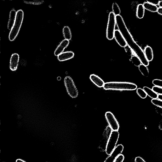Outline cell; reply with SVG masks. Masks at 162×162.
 <instances>
[{
    "label": "cell",
    "mask_w": 162,
    "mask_h": 162,
    "mask_svg": "<svg viewBox=\"0 0 162 162\" xmlns=\"http://www.w3.org/2000/svg\"><path fill=\"white\" fill-rule=\"evenodd\" d=\"M158 99L159 100H162V95H158Z\"/></svg>",
    "instance_id": "34"
},
{
    "label": "cell",
    "mask_w": 162,
    "mask_h": 162,
    "mask_svg": "<svg viewBox=\"0 0 162 162\" xmlns=\"http://www.w3.org/2000/svg\"><path fill=\"white\" fill-rule=\"evenodd\" d=\"M152 83L155 86L162 88V80L158 79H155L153 80Z\"/></svg>",
    "instance_id": "26"
},
{
    "label": "cell",
    "mask_w": 162,
    "mask_h": 162,
    "mask_svg": "<svg viewBox=\"0 0 162 162\" xmlns=\"http://www.w3.org/2000/svg\"><path fill=\"white\" fill-rule=\"evenodd\" d=\"M152 89L156 94L158 95H162V88L154 86H153Z\"/></svg>",
    "instance_id": "27"
},
{
    "label": "cell",
    "mask_w": 162,
    "mask_h": 162,
    "mask_svg": "<svg viewBox=\"0 0 162 162\" xmlns=\"http://www.w3.org/2000/svg\"><path fill=\"white\" fill-rule=\"evenodd\" d=\"M74 56V54L72 51L63 52L58 56V59L59 61L63 62L71 59Z\"/></svg>",
    "instance_id": "13"
},
{
    "label": "cell",
    "mask_w": 162,
    "mask_h": 162,
    "mask_svg": "<svg viewBox=\"0 0 162 162\" xmlns=\"http://www.w3.org/2000/svg\"><path fill=\"white\" fill-rule=\"evenodd\" d=\"M114 38L118 44L122 47L125 48L127 46L125 39L119 30H115Z\"/></svg>",
    "instance_id": "11"
},
{
    "label": "cell",
    "mask_w": 162,
    "mask_h": 162,
    "mask_svg": "<svg viewBox=\"0 0 162 162\" xmlns=\"http://www.w3.org/2000/svg\"><path fill=\"white\" fill-rule=\"evenodd\" d=\"M131 61L134 64L135 66L139 67L142 64L141 60L136 55L133 56L130 59Z\"/></svg>",
    "instance_id": "22"
},
{
    "label": "cell",
    "mask_w": 162,
    "mask_h": 162,
    "mask_svg": "<svg viewBox=\"0 0 162 162\" xmlns=\"http://www.w3.org/2000/svg\"><path fill=\"white\" fill-rule=\"evenodd\" d=\"M112 131L109 126L107 127L105 129L99 146V148L102 152L106 151L107 143Z\"/></svg>",
    "instance_id": "8"
},
{
    "label": "cell",
    "mask_w": 162,
    "mask_h": 162,
    "mask_svg": "<svg viewBox=\"0 0 162 162\" xmlns=\"http://www.w3.org/2000/svg\"><path fill=\"white\" fill-rule=\"evenodd\" d=\"M105 117L112 131H118L120 125L114 115L111 112L108 111L106 113Z\"/></svg>",
    "instance_id": "7"
},
{
    "label": "cell",
    "mask_w": 162,
    "mask_h": 162,
    "mask_svg": "<svg viewBox=\"0 0 162 162\" xmlns=\"http://www.w3.org/2000/svg\"><path fill=\"white\" fill-rule=\"evenodd\" d=\"M144 53L146 58L148 62L153 60L154 58V54L152 48L149 46H147L145 48Z\"/></svg>",
    "instance_id": "16"
},
{
    "label": "cell",
    "mask_w": 162,
    "mask_h": 162,
    "mask_svg": "<svg viewBox=\"0 0 162 162\" xmlns=\"http://www.w3.org/2000/svg\"><path fill=\"white\" fill-rule=\"evenodd\" d=\"M137 87L135 84L128 82H111L105 83L104 88L106 90L132 91Z\"/></svg>",
    "instance_id": "2"
},
{
    "label": "cell",
    "mask_w": 162,
    "mask_h": 162,
    "mask_svg": "<svg viewBox=\"0 0 162 162\" xmlns=\"http://www.w3.org/2000/svg\"><path fill=\"white\" fill-rule=\"evenodd\" d=\"M135 162H146L140 156H138L135 159Z\"/></svg>",
    "instance_id": "29"
},
{
    "label": "cell",
    "mask_w": 162,
    "mask_h": 162,
    "mask_svg": "<svg viewBox=\"0 0 162 162\" xmlns=\"http://www.w3.org/2000/svg\"><path fill=\"white\" fill-rule=\"evenodd\" d=\"M69 43V41L66 39L63 40L57 47L55 51V55L58 56L59 55L63 53L64 50L68 45Z\"/></svg>",
    "instance_id": "12"
},
{
    "label": "cell",
    "mask_w": 162,
    "mask_h": 162,
    "mask_svg": "<svg viewBox=\"0 0 162 162\" xmlns=\"http://www.w3.org/2000/svg\"><path fill=\"white\" fill-rule=\"evenodd\" d=\"M123 149L124 147L122 145H118L112 153L108 156L104 162H114L117 156L121 154Z\"/></svg>",
    "instance_id": "9"
},
{
    "label": "cell",
    "mask_w": 162,
    "mask_h": 162,
    "mask_svg": "<svg viewBox=\"0 0 162 162\" xmlns=\"http://www.w3.org/2000/svg\"><path fill=\"white\" fill-rule=\"evenodd\" d=\"M90 78L91 81L96 86L99 88L104 87L105 83L104 81L97 75L92 74L90 75Z\"/></svg>",
    "instance_id": "14"
},
{
    "label": "cell",
    "mask_w": 162,
    "mask_h": 162,
    "mask_svg": "<svg viewBox=\"0 0 162 162\" xmlns=\"http://www.w3.org/2000/svg\"><path fill=\"white\" fill-rule=\"evenodd\" d=\"M151 102L155 106L162 108V100L156 99H152Z\"/></svg>",
    "instance_id": "25"
},
{
    "label": "cell",
    "mask_w": 162,
    "mask_h": 162,
    "mask_svg": "<svg viewBox=\"0 0 162 162\" xmlns=\"http://www.w3.org/2000/svg\"><path fill=\"white\" fill-rule=\"evenodd\" d=\"M125 159V157L123 155L121 154L117 156L114 162H123Z\"/></svg>",
    "instance_id": "28"
},
{
    "label": "cell",
    "mask_w": 162,
    "mask_h": 162,
    "mask_svg": "<svg viewBox=\"0 0 162 162\" xmlns=\"http://www.w3.org/2000/svg\"><path fill=\"white\" fill-rule=\"evenodd\" d=\"M156 111L159 114L162 116V108L157 107L155 108Z\"/></svg>",
    "instance_id": "30"
},
{
    "label": "cell",
    "mask_w": 162,
    "mask_h": 162,
    "mask_svg": "<svg viewBox=\"0 0 162 162\" xmlns=\"http://www.w3.org/2000/svg\"><path fill=\"white\" fill-rule=\"evenodd\" d=\"M116 24V16L113 12H111L109 15L106 29V37L108 39L111 40L114 39Z\"/></svg>",
    "instance_id": "4"
},
{
    "label": "cell",
    "mask_w": 162,
    "mask_h": 162,
    "mask_svg": "<svg viewBox=\"0 0 162 162\" xmlns=\"http://www.w3.org/2000/svg\"><path fill=\"white\" fill-rule=\"evenodd\" d=\"M64 82L69 95L72 98H77L78 95V91L72 78L67 76L65 78Z\"/></svg>",
    "instance_id": "6"
},
{
    "label": "cell",
    "mask_w": 162,
    "mask_h": 162,
    "mask_svg": "<svg viewBox=\"0 0 162 162\" xmlns=\"http://www.w3.org/2000/svg\"><path fill=\"white\" fill-rule=\"evenodd\" d=\"M145 10L143 4H140L138 5L137 10V16L138 19H142L144 17Z\"/></svg>",
    "instance_id": "20"
},
{
    "label": "cell",
    "mask_w": 162,
    "mask_h": 162,
    "mask_svg": "<svg viewBox=\"0 0 162 162\" xmlns=\"http://www.w3.org/2000/svg\"><path fill=\"white\" fill-rule=\"evenodd\" d=\"M158 5L159 7L162 8V1L158 2Z\"/></svg>",
    "instance_id": "32"
},
{
    "label": "cell",
    "mask_w": 162,
    "mask_h": 162,
    "mask_svg": "<svg viewBox=\"0 0 162 162\" xmlns=\"http://www.w3.org/2000/svg\"><path fill=\"white\" fill-rule=\"evenodd\" d=\"M143 90L145 91L147 95L152 99H158V95L156 94L152 90L147 86H144L143 87Z\"/></svg>",
    "instance_id": "18"
},
{
    "label": "cell",
    "mask_w": 162,
    "mask_h": 162,
    "mask_svg": "<svg viewBox=\"0 0 162 162\" xmlns=\"http://www.w3.org/2000/svg\"><path fill=\"white\" fill-rule=\"evenodd\" d=\"M19 60V56L17 53H14L11 56L10 68L12 71H15L17 70Z\"/></svg>",
    "instance_id": "10"
},
{
    "label": "cell",
    "mask_w": 162,
    "mask_h": 162,
    "mask_svg": "<svg viewBox=\"0 0 162 162\" xmlns=\"http://www.w3.org/2000/svg\"><path fill=\"white\" fill-rule=\"evenodd\" d=\"M112 9L113 12L116 16L120 15L121 13L120 8L118 5L116 3H114L112 4Z\"/></svg>",
    "instance_id": "23"
},
{
    "label": "cell",
    "mask_w": 162,
    "mask_h": 162,
    "mask_svg": "<svg viewBox=\"0 0 162 162\" xmlns=\"http://www.w3.org/2000/svg\"><path fill=\"white\" fill-rule=\"evenodd\" d=\"M63 33L65 39L70 41L72 39V36L71 29L68 26L64 27L63 29Z\"/></svg>",
    "instance_id": "19"
},
{
    "label": "cell",
    "mask_w": 162,
    "mask_h": 162,
    "mask_svg": "<svg viewBox=\"0 0 162 162\" xmlns=\"http://www.w3.org/2000/svg\"><path fill=\"white\" fill-rule=\"evenodd\" d=\"M143 5L145 9L149 11L150 12L155 13L158 11V8L156 5L154 4L147 2L144 3Z\"/></svg>",
    "instance_id": "17"
},
{
    "label": "cell",
    "mask_w": 162,
    "mask_h": 162,
    "mask_svg": "<svg viewBox=\"0 0 162 162\" xmlns=\"http://www.w3.org/2000/svg\"><path fill=\"white\" fill-rule=\"evenodd\" d=\"M116 24L118 30L123 36L126 42L127 46L131 48L135 55L137 56L141 60L142 64L148 66L149 62L145 56L142 48L135 41L132 36L127 29L123 19L120 15L116 16Z\"/></svg>",
    "instance_id": "1"
},
{
    "label": "cell",
    "mask_w": 162,
    "mask_h": 162,
    "mask_svg": "<svg viewBox=\"0 0 162 162\" xmlns=\"http://www.w3.org/2000/svg\"><path fill=\"white\" fill-rule=\"evenodd\" d=\"M157 12L159 14L162 15V8H158Z\"/></svg>",
    "instance_id": "31"
},
{
    "label": "cell",
    "mask_w": 162,
    "mask_h": 162,
    "mask_svg": "<svg viewBox=\"0 0 162 162\" xmlns=\"http://www.w3.org/2000/svg\"><path fill=\"white\" fill-rule=\"evenodd\" d=\"M139 69L143 76L146 77L149 76V72L147 66L142 64L139 67Z\"/></svg>",
    "instance_id": "21"
},
{
    "label": "cell",
    "mask_w": 162,
    "mask_h": 162,
    "mask_svg": "<svg viewBox=\"0 0 162 162\" xmlns=\"http://www.w3.org/2000/svg\"><path fill=\"white\" fill-rule=\"evenodd\" d=\"M137 93L140 98L143 99L146 98L147 96L145 91L141 88H137Z\"/></svg>",
    "instance_id": "24"
},
{
    "label": "cell",
    "mask_w": 162,
    "mask_h": 162,
    "mask_svg": "<svg viewBox=\"0 0 162 162\" xmlns=\"http://www.w3.org/2000/svg\"><path fill=\"white\" fill-rule=\"evenodd\" d=\"M24 17L23 11L22 10H18L17 13L15 23L9 34V39L10 41H13L18 35L22 24Z\"/></svg>",
    "instance_id": "3"
},
{
    "label": "cell",
    "mask_w": 162,
    "mask_h": 162,
    "mask_svg": "<svg viewBox=\"0 0 162 162\" xmlns=\"http://www.w3.org/2000/svg\"><path fill=\"white\" fill-rule=\"evenodd\" d=\"M17 12H16L14 9L11 10L10 12L9 18L7 25V28L10 30L12 29L15 23L16 17V15H17Z\"/></svg>",
    "instance_id": "15"
},
{
    "label": "cell",
    "mask_w": 162,
    "mask_h": 162,
    "mask_svg": "<svg viewBox=\"0 0 162 162\" xmlns=\"http://www.w3.org/2000/svg\"><path fill=\"white\" fill-rule=\"evenodd\" d=\"M16 162H25L21 159H17V160H16Z\"/></svg>",
    "instance_id": "33"
},
{
    "label": "cell",
    "mask_w": 162,
    "mask_h": 162,
    "mask_svg": "<svg viewBox=\"0 0 162 162\" xmlns=\"http://www.w3.org/2000/svg\"><path fill=\"white\" fill-rule=\"evenodd\" d=\"M119 136L120 134L118 131H112L105 151L107 155H110L116 148Z\"/></svg>",
    "instance_id": "5"
}]
</instances>
